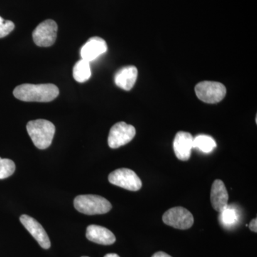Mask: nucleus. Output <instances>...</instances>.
<instances>
[{
	"label": "nucleus",
	"instance_id": "obj_13",
	"mask_svg": "<svg viewBox=\"0 0 257 257\" xmlns=\"http://www.w3.org/2000/svg\"><path fill=\"white\" fill-rule=\"evenodd\" d=\"M86 237L92 242L101 245H111L116 241V237L110 230L99 225H89Z\"/></svg>",
	"mask_w": 257,
	"mask_h": 257
},
{
	"label": "nucleus",
	"instance_id": "obj_6",
	"mask_svg": "<svg viewBox=\"0 0 257 257\" xmlns=\"http://www.w3.org/2000/svg\"><path fill=\"white\" fill-rule=\"evenodd\" d=\"M162 221L168 226L182 230L188 229L194 224L192 213L182 207H173L166 211L162 216Z\"/></svg>",
	"mask_w": 257,
	"mask_h": 257
},
{
	"label": "nucleus",
	"instance_id": "obj_20",
	"mask_svg": "<svg viewBox=\"0 0 257 257\" xmlns=\"http://www.w3.org/2000/svg\"><path fill=\"white\" fill-rule=\"evenodd\" d=\"M249 229H250V230H251V231H253V232H255V233L257 232L256 218H255V219H252V220L251 221V222H250Z\"/></svg>",
	"mask_w": 257,
	"mask_h": 257
},
{
	"label": "nucleus",
	"instance_id": "obj_11",
	"mask_svg": "<svg viewBox=\"0 0 257 257\" xmlns=\"http://www.w3.org/2000/svg\"><path fill=\"white\" fill-rule=\"evenodd\" d=\"M106 50L107 45L106 42L101 37H93L83 45L80 55L82 60L90 62L105 53Z\"/></svg>",
	"mask_w": 257,
	"mask_h": 257
},
{
	"label": "nucleus",
	"instance_id": "obj_16",
	"mask_svg": "<svg viewBox=\"0 0 257 257\" xmlns=\"http://www.w3.org/2000/svg\"><path fill=\"white\" fill-rule=\"evenodd\" d=\"M216 147L215 140L208 135H198L193 139V148H197L204 153H210Z\"/></svg>",
	"mask_w": 257,
	"mask_h": 257
},
{
	"label": "nucleus",
	"instance_id": "obj_21",
	"mask_svg": "<svg viewBox=\"0 0 257 257\" xmlns=\"http://www.w3.org/2000/svg\"><path fill=\"white\" fill-rule=\"evenodd\" d=\"M152 257H172V256H171L170 255L168 254V253L164 252V251H158V252L154 253L153 256H152Z\"/></svg>",
	"mask_w": 257,
	"mask_h": 257
},
{
	"label": "nucleus",
	"instance_id": "obj_23",
	"mask_svg": "<svg viewBox=\"0 0 257 257\" xmlns=\"http://www.w3.org/2000/svg\"><path fill=\"white\" fill-rule=\"evenodd\" d=\"M82 257H88V256H82Z\"/></svg>",
	"mask_w": 257,
	"mask_h": 257
},
{
	"label": "nucleus",
	"instance_id": "obj_3",
	"mask_svg": "<svg viewBox=\"0 0 257 257\" xmlns=\"http://www.w3.org/2000/svg\"><path fill=\"white\" fill-rule=\"evenodd\" d=\"M74 206L79 212L87 215L106 214L112 208L105 198L94 194L77 196L74 199Z\"/></svg>",
	"mask_w": 257,
	"mask_h": 257
},
{
	"label": "nucleus",
	"instance_id": "obj_12",
	"mask_svg": "<svg viewBox=\"0 0 257 257\" xmlns=\"http://www.w3.org/2000/svg\"><path fill=\"white\" fill-rule=\"evenodd\" d=\"M210 198L213 209L218 212H221L227 207L229 194L224 182L220 179H216L213 183Z\"/></svg>",
	"mask_w": 257,
	"mask_h": 257
},
{
	"label": "nucleus",
	"instance_id": "obj_22",
	"mask_svg": "<svg viewBox=\"0 0 257 257\" xmlns=\"http://www.w3.org/2000/svg\"><path fill=\"white\" fill-rule=\"evenodd\" d=\"M104 257H120L119 255L116 254V253H107L106 254Z\"/></svg>",
	"mask_w": 257,
	"mask_h": 257
},
{
	"label": "nucleus",
	"instance_id": "obj_10",
	"mask_svg": "<svg viewBox=\"0 0 257 257\" xmlns=\"http://www.w3.org/2000/svg\"><path fill=\"white\" fill-rule=\"evenodd\" d=\"M193 137L190 133L180 131L176 135L174 140V152L181 161H188L192 155Z\"/></svg>",
	"mask_w": 257,
	"mask_h": 257
},
{
	"label": "nucleus",
	"instance_id": "obj_15",
	"mask_svg": "<svg viewBox=\"0 0 257 257\" xmlns=\"http://www.w3.org/2000/svg\"><path fill=\"white\" fill-rule=\"evenodd\" d=\"M92 75L89 62L84 60H79L73 68V77L77 82L83 83L90 78Z\"/></svg>",
	"mask_w": 257,
	"mask_h": 257
},
{
	"label": "nucleus",
	"instance_id": "obj_17",
	"mask_svg": "<svg viewBox=\"0 0 257 257\" xmlns=\"http://www.w3.org/2000/svg\"><path fill=\"white\" fill-rule=\"evenodd\" d=\"M238 221V213L236 209L227 206L224 210L220 212L219 221L225 226H231L236 224Z\"/></svg>",
	"mask_w": 257,
	"mask_h": 257
},
{
	"label": "nucleus",
	"instance_id": "obj_18",
	"mask_svg": "<svg viewBox=\"0 0 257 257\" xmlns=\"http://www.w3.org/2000/svg\"><path fill=\"white\" fill-rule=\"evenodd\" d=\"M15 162L9 159H3L0 157V179L8 178L15 173Z\"/></svg>",
	"mask_w": 257,
	"mask_h": 257
},
{
	"label": "nucleus",
	"instance_id": "obj_14",
	"mask_svg": "<svg viewBox=\"0 0 257 257\" xmlns=\"http://www.w3.org/2000/svg\"><path fill=\"white\" fill-rule=\"evenodd\" d=\"M138 75V69L135 66L123 67L115 74V84L124 90H131L136 82Z\"/></svg>",
	"mask_w": 257,
	"mask_h": 257
},
{
	"label": "nucleus",
	"instance_id": "obj_9",
	"mask_svg": "<svg viewBox=\"0 0 257 257\" xmlns=\"http://www.w3.org/2000/svg\"><path fill=\"white\" fill-rule=\"evenodd\" d=\"M20 219L23 226L35 238L42 248H45V249H48L50 248V238L43 226L36 219L31 216L26 215V214H23L20 216Z\"/></svg>",
	"mask_w": 257,
	"mask_h": 257
},
{
	"label": "nucleus",
	"instance_id": "obj_7",
	"mask_svg": "<svg viewBox=\"0 0 257 257\" xmlns=\"http://www.w3.org/2000/svg\"><path fill=\"white\" fill-rule=\"evenodd\" d=\"M136 135V130L133 125L124 121L115 124L109 131L108 145L111 149H117L130 143Z\"/></svg>",
	"mask_w": 257,
	"mask_h": 257
},
{
	"label": "nucleus",
	"instance_id": "obj_2",
	"mask_svg": "<svg viewBox=\"0 0 257 257\" xmlns=\"http://www.w3.org/2000/svg\"><path fill=\"white\" fill-rule=\"evenodd\" d=\"M27 130L35 146L40 150H45L52 143L55 126L48 120L36 119L29 121Z\"/></svg>",
	"mask_w": 257,
	"mask_h": 257
},
{
	"label": "nucleus",
	"instance_id": "obj_1",
	"mask_svg": "<svg viewBox=\"0 0 257 257\" xmlns=\"http://www.w3.org/2000/svg\"><path fill=\"white\" fill-rule=\"evenodd\" d=\"M60 94L58 87L53 84H23L13 91L17 99L24 101L49 102L53 101Z\"/></svg>",
	"mask_w": 257,
	"mask_h": 257
},
{
	"label": "nucleus",
	"instance_id": "obj_19",
	"mask_svg": "<svg viewBox=\"0 0 257 257\" xmlns=\"http://www.w3.org/2000/svg\"><path fill=\"white\" fill-rule=\"evenodd\" d=\"M15 24L10 20H5L0 17V38L8 36L14 30Z\"/></svg>",
	"mask_w": 257,
	"mask_h": 257
},
{
	"label": "nucleus",
	"instance_id": "obj_8",
	"mask_svg": "<svg viewBox=\"0 0 257 257\" xmlns=\"http://www.w3.org/2000/svg\"><path fill=\"white\" fill-rule=\"evenodd\" d=\"M57 23L54 20H47L42 22L32 33L34 42L39 47L52 46L57 39Z\"/></svg>",
	"mask_w": 257,
	"mask_h": 257
},
{
	"label": "nucleus",
	"instance_id": "obj_5",
	"mask_svg": "<svg viewBox=\"0 0 257 257\" xmlns=\"http://www.w3.org/2000/svg\"><path fill=\"white\" fill-rule=\"evenodd\" d=\"M108 179L111 184L133 192H137L143 187L141 179L130 169L121 168L114 170L109 175Z\"/></svg>",
	"mask_w": 257,
	"mask_h": 257
},
{
	"label": "nucleus",
	"instance_id": "obj_4",
	"mask_svg": "<svg viewBox=\"0 0 257 257\" xmlns=\"http://www.w3.org/2000/svg\"><path fill=\"white\" fill-rule=\"evenodd\" d=\"M195 92L201 101L208 104H215L224 99L226 89L221 83L204 81L197 84Z\"/></svg>",
	"mask_w": 257,
	"mask_h": 257
}]
</instances>
